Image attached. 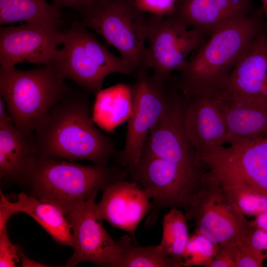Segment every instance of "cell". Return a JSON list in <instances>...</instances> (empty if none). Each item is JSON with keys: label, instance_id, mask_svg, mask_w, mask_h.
<instances>
[{"label": "cell", "instance_id": "6da1fadb", "mask_svg": "<svg viewBox=\"0 0 267 267\" xmlns=\"http://www.w3.org/2000/svg\"><path fill=\"white\" fill-rule=\"evenodd\" d=\"M85 92L73 90L52 109L34 133V154L108 166L116 154L115 145L94 125Z\"/></svg>", "mask_w": 267, "mask_h": 267}, {"label": "cell", "instance_id": "7a4b0ae2", "mask_svg": "<svg viewBox=\"0 0 267 267\" xmlns=\"http://www.w3.org/2000/svg\"><path fill=\"white\" fill-rule=\"evenodd\" d=\"M263 10L234 18L217 29L174 77L186 97L223 88L231 71L264 29Z\"/></svg>", "mask_w": 267, "mask_h": 267}, {"label": "cell", "instance_id": "3957f363", "mask_svg": "<svg viewBox=\"0 0 267 267\" xmlns=\"http://www.w3.org/2000/svg\"><path fill=\"white\" fill-rule=\"evenodd\" d=\"M127 175L125 167L84 165L35 155L20 183L30 190L29 194L66 215Z\"/></svg>", "mask_w": 267, "mask_h": 267}, {"label": "cell", "instance_id": "277c9868", "mask_svg": "<svg viewBox=\"0 0 267 267\" xmlns=\"http://www.w3.org/2000/svg\"><path fill=\"white\" fill-rule=\"evenodd\" d=\"M50 65L30 70L0 67V93L16 128L34 134L52 109L73 89Z\"/></svg>", "mask_w": 267, "mask_h": 267}, {"label": "cell", "instance_id": "5b68a950", "mask_svg": "<svg viewBox=\"0 0 267 267\" xmlns=\"http://www.w3.org/2000/svg\"><path fill=\"white\" fill-rule=\"evenodd\" d=\"M61 44L62 47L56 49L49 65L87 93L96 95L111 74L134 73L127 62L112 54L79 21L63 31Z\"/></svg>", "mask_w": 267, "mask_h": 267}, {"label": "cell", "instance_id": "8992f818", "mask_svg": "<svg viewBox=\"0 0 267 267\" xmlns=\"http://www.w3.org/2000/svg\"><path fill=\"white\" fill-rule=\"evenodd\" d=\"M79 11L80 22L114 47L134 72L145 70L148 16L135 0H101Z\"/></svg>", "mask_w": 267, "mask_h": 267}, {"label": "cell", "instance_id": "52a82bcc", "mask_svg": "<svg viewBox=\"0 0 267 267\" xmlns=\"http://www.w3.org/2000/svg\"><path fill=\"white\" fill-rule=\"evenodd\" d=\"M126 169L131 180L147 191L152 200L146 221L148 226L154 224L164 208L182 209L186 212L194 195L207 180L206 178H197L145 149L138 162Z\"/></svg>", "mask_w": 267, "mask_h": 267}, {"label": "cell", "instance_id": "ba28073f", "mask_svg": "<svg viewBox=\"0 0 267 267\" xmlns=\"http://www.w3.org/2000/svg\"><path fill=\"white\" fill-rule=\"evenodd\" d=\"M144 66L163 79L172 77L184 65L190 53L208 39L201 32L187 27L172 15L148 16Z\"/></svg>", "mask_w": 267, "mask_h": 267}, {"label": "cell", "instance_id": "9c48e42d", "mask_svg": "<svg viewBox=\"0 0 267 267\" xmlns=\"http://www.w3.org/2000/svg\"><path fill=\"white\" fill-rule=\"evenodd\" d=\"M173 81V77L163 80L142 70L130 85L132 112L124 148L118 158L122 167L128 168L138 162L149 132L167 106Z\"/></svg>", "mask_w": 267, "mask_h": 267}, {"label": "cell", "instance_id": "30bf717a", "mask_svg": "<svg viewBox=\"0 0 267 267\" xmlns=\"http://www.w3.org/2000/svg\"><path fill=\"white\" fill-rule=\"evenodd\" d=\"M187 99L174 81L167 106L150 129L143 149L178 166L197 178L204 179L207 169L190 143L184 128L183 115Z\"/></svg>", "mask_w": 267, "mask_h": 267}, {"label": "cell", "instance_id": "8fae6325", "mask_svg": "<svg viewBox=\"0 0 267 267\" xmlns=\"http://www.w3.org/2000/svg\"><path fill=\"white\" fill-rule=\"evenodd\" d=\"M184 214L187 220L194 221V231L220 246L241 240L250 226L209 173L206 182L194 195Z\"/></svg>", "mask_w": 267, "mask_h": 267}, {"label": "cell", "instance_id": "7c38bea8", "mask_svg": "<svg viewBox=\"0 0 267 267\" xmlns=\"http://www.w3.org/2000/svg\"><path fill=\"white\" fill-rule=\"evenodd\" d=\"M201 160L219 184L241 183L267 194V134L221 147Z\"/></svg>", "mask_w": 267, "mask_h": 267}, {"label": "cell", "instance_id": "4fadbf2b", "mask_svg": "<svg viewBox=\"0 0 267 267\" xmlns=\"http://www.w3.org/2000/svg\"><path fill=\"white\" fill-rule=\"evenodd\" d=\"M62 22H26L0 28V67L28 62L49 65L61 44Z\"/></svg>", "mask_w": 267, "mask_h": 267}, {"label": "cell", "instance_id": "5bb4252c", "mask_svg": "<svg viewBox=\"0 0 267 267\" xmlns=\"http://www.w3.org/2000/svg\"><path fill=\"white\" fill-rule=\"evenodd\" d=\"M93 196L78 208L66 215L71 226L74 249L66 266L73 267L82 262L113 267L121 241L114 240L104 228L95 212Z\"/></svg>", "mask_w": 267, "mask_h": 267}, {"label": "cell", "instance_id": "9a60e30c", "mask_svg": "<svg viewBox=\"0 0 267 267\" xmlns=\"http://www.w3.org/2000/svg\"><path fill=\"white\" fill-rule=\"evenodd\" d=\"M187 99L184 128L201 160L229 144L228 129L216 92L196 93Z\"/></svg>", "mask_w": 267, "mask_h": 267}, {"label": "cell", "instance_id": "2e32d148", "mask_svg": "<svg viewBox=\"0 0 267 267\" xmlns=\"http://www.w3.org/2000/svg\"><path fill=\"white\" fill-rule=\"evenodd\" d=\"M150 200L147 191L135 182L120 179L103 189L95 212L99 220L127 232L136 243L135 231L152 207Z\"/></svg>", "mask_w": 267, "mask_h": 267}, {"label": "cell", "instance_id": "e0dca14e", "mask_svg": "<svg viewBox=\"0 0 267 267\" xmlns=\"http://www.w3.org/2000/svg\"><path fill=\"white\" fill-rule=\"evenodd\" d=\"M220 92L267 106V28L255 37Z\"/></svg>", "mask_w": 267, "mask_h": 267}, {"label": "cell", "instance_id": "ac0fdd59", "mask_svg": "<svg viewBox=\"0 0 267 267\" xmlns=\"http://www.w3.org/2000/svg\"><path fill=\"white\" fill-rule=\"evenodd\" d=\"M253 12V0H179L172 15L209 38L227 22Z\"/></svg>", "mask_w": 267, "mask_h": 267}, {"label": "cell", "instance_id": "d6986e66", "mask_svg": "<svg viewBox=\"0 0 267 267\" xmlns=\"http://www.w3.org/2000/svg\"><path fill=\"white\" fill-rule=\"evenodd\" d=\"M216 93L228 129L229 144L267 134V106L220 91Z\"/></svg>", "mask_w": 267, "mask_h": 267}, {"label": "cell", "instance_id": "ffe728a7", "mask_svg": "<svg viewBox=\"0 0 267 267\" xmlns=\"http://www.w3.org/2000/svg\"><path fill=\"white\" fill-rule=\"evenodd\" d=\"M34 134L25 135L13 122L0 123V177L19 182L35 154Z\"/></svg>", "mask_w": 267, "mask_h": 267}, {"label": "cell", "instance_id": "44dd1931", "mask_svg": "<svg viewBox=\"0 0 267 267\" xmlns=\"http://www.w3.org/2000/svg\"><path fill=\"white\" fill-rule=\"evenodd\" d=\"M0 202L24 213L39 223L57 243L71 247L74 242L71 226L64 214L56 206L22 192L16 202L8 201L0 190Z\"/></svg>", "mask_w": 267, "mask_h": 267}, {"label": "cell", "instance_id": "7402d4cb", "mask_svg": "<svg viewBox=\"0 0 267 267\" xmlns=\"http://www.w3.org/2000/svg\"><path fill=\"white\" fill-rule=\"evenodd\" d=\"M95 96L92 119L100 128L111 132L129 119L132 107L130 85L118 84L101 89Z\"/></svg>", "mask_w": 267, "mask_h": 267}, {"label": "cell", "instance_id": "603a6c76", "mask_svg": "<svg viewBox=\"0 0 267 267\" xmlns=\"http://www.w3.org/2000/svg\"><path fill=\"white\" fill-rule=\"evenodd\" d=\"M61 10L45 0H0L1 26L19 21L63 23Z\"/></svg>", "mask_w": 267, "mask_h": 267}, {"label": "cell", "instance_id": "cb8c5ba5", "mask_svg": "<svg viewBox=\"0 0 267 267\" xmlns=\"http://www.w3.org/2000/svg\"><path fill=\"white\" fill-rule=\"evenodd\" d=\"M121 241L120 250L113 267H184L182 263L166 254L159 245H133L127 236Z\"/></svg>", "mask_w": 267, "mask_h": 267}, {"label": "cell", "instance_id": "d4e9b609", "mask_svg": "<svg viewBox=\"0 0 267 267\" xmlns=\"http://www.w3.org/2000/svg\"><path fill=\"white\" fill-rule=\"evenodd\" d=\"M187 221L185 214L180 209L171 208L164 216L162 236L159 244L166 254L182 263L190 237Z\"/></svg>", "mask_w": 267, "mask_h": 267}, {"label": "cell", "instance_id": "484cf974", "mask_svg": "<svg viewBox=\"0 0 267 267\" xmlns=\"http://www.w3.org/2000/svg\"><path fill=\"white\" fill-rule=\"evenodd\" d=\"M220 185L232 204L244 216L255 217L267 211V194L241 183Z\"/></svg>", "mask_w": 267, "mask_h": 267}, {"label": "cell", "instance_id": "4316f807", "mask_svg": "<svg viewBox=\"0 0 267 267\" xmlns=\"http://www.w3.org/2000/svg\"><path fill=\"white\" fill-rule=\"evenodd\" d=\"M220 249L213 242L201 234L194 231L190 237L183 256L184 267L204 266L210 267Z\"/></svg>", "mask_w": 267, "mask_h": 267}, {"label": "cell", "instance_id": "83f0119b", "mask_svg": "<svg viewBox=\"0 0 267 267\" xmlns=\"http://www.w3.org/2000/svg\"><path fill=\"white\" fill-rule=\"evenodd\" d=\"M19 249L10 240L7 228L0 231V267H13L20 262Z\"/></svg>", "mask_w": 267, "mask_h": 267}, {"label": "cell", "instance_id": "f1b7e54d", "mask_svg": "<svg viewBox=\"0 0 267 267\" xmlns=\"http://www.w3.org/2000/svg\"><path fill=\"white\" fill-rule=\"evenodd\" d=\"M142 11L157 16H169L175 12L177 0H135Z\"/></svg>", "mask_w": 267, "mask_h": 267}, {"label": "cell", "instance_id": "f546056e", "mask_svg": "<svg viewBox=\"0 0 267 267\" xmlns=\"http://www.w3.org/2000/svg\"><path fill=\"white\" fill-rule=\"evenodd\" d=\"M264 260L267 259V232L249 226L241 240Z\"/></svg>", "mask_w": 267, "mask_h": 267}, {"label": "cell", "instance_id": "4dcf8cb0", "mask_svg": "<svg viewBox=\"0 0 267 267\" xmlns=\"http://www.w3.org/2000/svg\"><path fill=\"white\" fill-rule=\"evenodd\" d=\"M236 267H262L264 259L241 240L236 242Z\"/></svg>", "mask_w": 267, "mask_h": 267}, {"label": "cell", "instance_id": "1f68e13d", "mask_svg": "<svg viewBox=\"0 0 267 267\" xmlns=\"http://www.w3.org/2000/svg\"><path fill=\"white\" fill-rule=\"evenodd\" d=\"M235 242L220 246L219 250L210 267H236Z\"/></svg>", "mask_w": 267, "mask_h": 267}, {"label": "cell", "instance_id": "d6a6232c", "mask_svg": "<svg viewBox=\"0 0 267 267\" xmlns=\"http://www.w3.org/2000/svg\"><path fill=\"white\" fill-rule=\"evenodd\" d=\"M101 0H52V4L61 10L62 8H71L80 10Z\"/></svg>", "mask_w": 267, "mask_h": 267}, {"label": "cell", "instance_id": "836d02e7", "mask_svg": "<svg viewBox=\"0 0 267 267\" xmlns=\"http://www.w3.org/2000/svg\"><path fill=\"white\" fill-rule=\"evenodd\" d=\"M19 212L0 202V231L6 228L9 218Z\"/></svg>", "mask_w": 267, "mask_h": 267}, {"label": "cell", "instance_id": "e575fe53", "mask_svg": "<svg viewBox=\"0 0 267 267\" xmlns=\"http://www.w3.org/2000/svg\"><path fill=\"white\" fill-rule=\"evenodd\" d=\"M249 224L267 232V211L257 216L253 220L249 221Z\"/></svg>", "mask_w": 267, "mask_h": 267}, {"label": "cell", "instance_id": "d590c367", "mask_svg": "<svg viewBox=\"0 0 267 267\" xmlns=\"http://www.w3.org/2000/svg\"><path fill=\"white\" fill-rule=\"evenodd\" d=\"M19 258L23 267H49L46 265L43 264L33 260L27 257L20 250L19 251Z\"/></svg>", "mask_w": 267, "mask_h": 267}, {"label": "cell", "instance_id": "8d00e7d4", "mask_svg": "<svg viewBox=\"0 0 267 267\" xmlns=\"http://www.w3.org/2000/svg\"><path fill=\"white\" fill-rule=\"evenodd\" d=\"M8 111L6 104L1 96L0 97V123H8L13 122L7 113Z\"/></svg>", "mask_w": 267, "mask_h": 267}, {"label": "cell", "instance_id": "74e56055", "mask_svg": "<svg viewBox=\"0 0 267 267\" xmlns=\"http://www.w3.org/2000/svg\"><path fill=\"white\" fill-rule=\"evenodd\" d=\"M263 5V12L267 20V0H261Z\"/></svg>", "mask_w": 267, "mask_h": 267}, {"label": "cell", "instance_id": "f35d334b", "mask_svg": "<svg viewBox=\"0 0 267 267\" xmlns=\"http://www.w3.org/2000/svg\"><path fill=\"white\" fill-rule=\"evenodd\" d=\"M177 0V2H178V1H179V0Z\"/></svg>", "mask_w": 267, "mask_h": 267}]
</instances>
